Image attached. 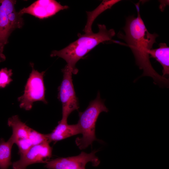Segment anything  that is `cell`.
Instances as JSON below:
<instances>
[{
  "instance_id": "1",
  "label": "cell",
  "mask_w": 169,
  "mask_h": 169,
  "mask_svg": "<svg viewBox=\"0 0 169 169\" xmlns=\"http://www.w3.org/2000/svg\"><path fill=\"white\" fill-rule=\"evenodd\" d=\"M140 2L135 4L137 16H131L126 18L123 28L124 33L119 32L117 37L124 40L131 49L135 59L136 64L143 70L142 76L151 77L155 84L167 86L169 80L160 75L154 69L150 60L148 53L156 43L158 35L151 33L147 30L140 13Z\"/></svg>"
},
{
  "instance_id": "2",
  "label": "cell",
  "mask_w": 169,
  "mask_h": 169,
  "mask_svg": "<svg viewBox=\"0 0 169 169\" xmlns=\"http://www.w3.org/2000/svg\"><path fill=\"white\" fill-rule=\"evenodd\" d=\"M98 25V33H79L77 40L61 50L53 51L50 56H58L64 59L67 63L66 65L72 70L73 74H76L78 71L75 67L77 62L100 43L112 41V38L115 34L114 29L108 30L104 24Z\"/></svg>"
},
{
  "instance_id": "3",
  "label": "cell",
  "mask_w": 169,
  "mask_h": 169,
  "mask_svg": "<svg viewBox=\"0 0 169 169\" xmlns=\"http://www.w3.org/2000/svg\"><path fill=\"white\" fill-rule=\"evenodd\" d=\"M108 111L98 92L96 99L90 102L85 110L79 112V119L77 124L82 136L77 138L75 143L79 149L83 150L87 148L95 141H100L95 136L96 123L101 112H107Z\"/></svg>"
},
{
  "instance_id": "4",
  "label": "cell",
  "mask_w": 169,
  "mask_h": 169,
  "mask_svg": "<svg viewBox=\"0 0 169 169\" xmlns=\"http://www.w3.org/2000/svg\"><path fill=\"white\" fill-rule=\"evenodd\" d=\"M30 64L32 70L25 86L24 93L18 99L20 108L26 110L32 109L35 102L40 101L45 104L48 103L45 99L44 81L45 71L39 72L34 69L33 64Z\"/></svg>"
},
{
  "instance_id": "5",
  "label": "cell",
  "mask_w": 169,
  "mask_h": 169,
  "mask_svg": "<svg viewBox=\"0 0 169 169\" xmlns=\"http://www.w3.org/2000/svg\"><path fill=\"white\" fill-rule=\"evenodd\" d=\"M63 77L59 87L58 98L62 105V121L67 122L69 116L79 108L78 98L75 92L72 79V70L67 65L62 69Z\"/></svg>"
},
{
  "instance_id": "6",
  "label": "cell",
  "mask_w": 169,
  "mask_h": 169,
  "mask_svg": "<svg viewBox=\"0 0 169 169\" xmlns=\"http://www.w3.org/2000/svg\"><path fill=\"white\" fill-rule=\"evenodd\" d=\"M98 151L94 150L89 153L82 151L77 156L49 160L46 163L45 166L47 169H85L89 162L93 166H97L100 162L95 155Z\"/></svg>"
},
{
  "instance_id": "7",
  "label": "cell",
  "mask_w": 169,
  "mask_h": 169,
  "mask_svg": "<svg viewBox=\"0 0 169 169\" xmlns=\"http://www.w3.org/2000/svg\"><path fill=\"white\" fill-rule=\"evenodd\" d=\"M45 141L31 147L20 155L19 159L12 163L13 169H26L29 165L36 163H46L52 155V148Z\"/></svg>"
},
{
  "instance_id": "8",
  "label": "cell",
  "mask_w": 169,
  "mask_h": 169,
  "mask_svg": "<svg viewBox=\"0 0 169 169\" xmlns=\"http://www.w3.org/2000/svg\"><path fill=\"white\" fill-rule=\"evenodd\" d=\"M67 6H63L55 0H38L29 6L24 8L18 12L23 15L28 14L43 19L52 16L59 11L67 9Z\"/></svg>"
},
{
  "instance_id": "9",
  "label": "cell",
  "mask_w": 169,
  "mask_h": 169,
  "mask_svg": "<svg viewBox=\"0 0 169 169\" xmlns=\"http://www.w3.org/2000/svg\"><path fill=\"white\" fill-rule=\"evenodd\" d=\"M16 0H0V62L4 61L6 57L3 53L5 45L12 31L8 18V14L15 9Z\"/></svg>"
},
{
  "instance_id": "10",
  "label": "cell",
  "mask_w": 169,
  "mask_h": 169,
  "mask_svg": "<svg viewBox=\"0 0 169 169\" xmlns=\"http://www.w3.org/2000/svg\"><path fill=\"white\" fill-rule=\"evenodd\" d=\"M79 134H81V131L77 124L69 125L67 122L61 120L53 131L46 134V136L50 143L56 142Z\"/></svg>"
},
{
  "instance_id": "11",
  "label": "cell",
  "mask_w": 169,
  "mask_h": 169,
  "mask_svg": "<svg viewBox=\"0 0 169 169\" xmlns=\"http://www.w3.org/2000/svg\"><path fill=\"white\" fill-rule=\"evenodd\" d=\"M8 125L12 129V134L10 137L14 143L28 138L31 128L22 121L18 115L9 118L8 121Z\"/></svg>"
},
{
  "instance_id": "12",
  "label": "cell",
  "mask_w": 169,
  "mask_h": 169,
  "mask_svg": "<svg viewBox=\"0 0 169 169\" xmlns=\"http://www.w3.org/2000/svg\"><path fill=\"white\" fill-rule=\"evenodd\" d=\"M159 47L151 49L148 53L150 58L155 59L161 65L163 68L162 76L169 74V47L165 43L159 44Z\"/></svg>"
},
{
  "instance_id": "13",
  "label": "cell",
  "mask_w": 169,
  "mask_h": 169,
  "mask_svg": "<svg viewBox=\"0 0 169 169\" xmlns=\"http://www.w3.org/2000/svg\"><path fill=\"white\" fill-rule=\"evenodd\" d=\"M14 144L11 137L7 141L3 138L0 139V169H8L12 164L11 161V151Z\"/></svg>"
},
{
  "instance_id": "14",
  "label": "cell",
  "mask_w": 169,
  "mask_h": 169,
  "mask_svg": "<svg viewBox=\"0 0 169 169\" xmlns=\"http://www.w3.org/2000/svg\"><path fill=\"white\" fill-rule=\"evenodd\" d=\"M119 0H104L100 5L93 12V16L88 19L86 26L84 29L85 33L92 32L91 25L95 18L105 11L110 8L114 5L120 2Z\"/></svg>"
},
{
  "instance_id": "15",
  "label": "cell",
  "mask_w": 169,
  "mask_h": 169,
  "mask_svg": "<svg viewBox=\"0 0 169 169\" xmlns=\"http://www.w3.org/2000/svg\"><path fill=\"white\" fill-rule=\"evenodd\" d=\"M22 15L15 9L9 12L8 14V18L12 31L15 29L21 28L23 25V20Z\"/></svg>"
},
{
  "instance_id": "16",
  "label": "cell",
  "mask_w": 169,
  "mask_h": 169,
  "mask_svg": "<svg viewBox=\"0 0 169 169\" xmlns=\"http://www.w3.org/2000/svg\"><path fill=\"white\" fill-rule=\"evenodd\" d=\"M12 70L4 68L0 70V88H4L12 81Z\"/></svg>"
}]
</instances>
